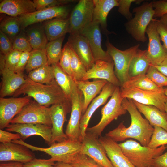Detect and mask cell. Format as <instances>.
Here are the masks:
<instances>
[{
  "label": "cell",
  "mask_w": 167,
  "mask_h": 167,
  "mask_svg": "<svg viewBox=\"0 0 167 167\" xmlns=\"http://www.w3.org/2000/svg\"><path fill=\"white\" fill-rule=\"evenodd\" d=\"M48 41H51L63 36L69 32V18H56L43 24Z\"/></svg>",
  "instance_id": "cell-29"
},
{
  "label": "cell",
  "mask_w": 167,
  "mask_h": 167,
  "mask_svg": "<svg viewBox=\"0 0 167 167\" xmlns=\"http://www.w3.org/2000/svg\"><path fill=\"white\" fill-rule=\"evenodd\" d=\"M35 158L31 150L22 144L12 142L0 144V161H16L25 163Z\"/></svg>",
  "instance_id": "cell-18"
},
{
  "label": "cell",
  "mask_w": 167,
  "mask_h": 167,
  "mask_svg": "<svg viewBox=\"0 0 167 167\" xmlns=\"http://www.w3.org/2000/svg\"><path fill=\"white\" fill-rule=\"evenodd\" d=\"M98 139L113 167H136L124 155L117 142L106 135Z\"/></svg>",
  "instance_id": "cell-24"
},
{
  "label": "cell",
  "mask_w": 167,
  "mask_h": 167,
  "mask_svg": "<svg viewBox=\"0 0 167 167\" xmlns=\"http://www.w3.org/2000/svg\"><path fill=\"white\" fill-rule=\"evenodd\" d=\"M30 101L28 96L18 98H0V128H6L13 118Z\"/></svg>",
  "instance_id": "cell-14"
},
{
  "label": "cell",
  "mask_w": 167,
  "mask_h": 167,
  "mask_svg": "<svg viewBox=\"0 0 167 167\" xmlns=\"http://www.w3.org/2000/svg\"><path fill=\"white\" fill-rule=\"evenodd\" d=\"M156 19L151 22L146 31L149 41L147 49L148 55L151 65L154 66L159 65L167 57V52L161 43L156 29Z\"/></svg>",
  "instance_id": "cell-15"
},
{
  "label": "cell",
  "mask_w": 167,
  "mask_h": 167,
  "mask_svg": "<svg viewBox=\"0 0 167 167\" xmlns=\"http://www.w3.org/2000/svg\"><path fill=\"white\" fill-rule=\"evenodd\" d=\"M118 11L125 17L128 21L132 18V14L130 11V7L132 2L139 3L141 0H118Z\"/></svg>",
  "instance_id": "cell-46"
},
{
  "label": "cell",
  "mask_w": 167,
  "mask_h": 167,
  "mask_svg": "<svg viewBox=\"0 0 167 167\" xmlns=\"http://www.w3.org/2000/svg\"><path fill=\"white\" fill-rule=\"evenodd\" d=\"M55 161L48 159L34 158L31 161L24 163V167H54Z\"/></svg>",
  "instance_id": "cell-48"
},
{
  "label": "cell",
  "mask_w": 167,
  "mask_h": 167,
  "mask_svg": "<svg viewBox=\"0 0 167 167\" xmlns=\"http://www.w3.org/2000/svg\"><path fill=\"white\" fill-rule=\"evenodd\" d=\"M120 87L121 95L123 98L130 99L144 105H153L161 111L165 112L167 97L163 92L144 90L133 87Z\"/></svg>",
  "instance_id": "cell-9"
},
{
  "label": "cell",
  "mask_w": 167,
  "mask_h": 167,
  "mask_svg": "<svg viewBox=\"0 0 167 167\" xmlns=\"http://www.w3.org/2000/svg\"><path fill=\"white\" fill-rule=\"evenodd\" d=\"M0 72L2 80L0 97L14 95L25 82L23 73L17 72L5 67L0 68Z\"/></svg>",
  "instance_id": "cell-23"
},
{
  "label": "cell",
  "mask_w": 167,
  "mask_h": 167,
  "mask_svg": "<svg viewBox=\"0 0 167 167\" xmlns=\"http://www.w3.org/2000/svg\"><path fill=\"white\" fill-rule=\"evenodd\" d=\"M153 127L154 131L148 147L155 148L167 144V131L159 126Z\"/></svg>",
  "instance_id": "cell-39"
},
{
  "label": "cell",
  "mask_w": 167,
  "mask_h": 167,
  "mask_svg": "<svg viewBox=\"0 0 167 167\" xmlns=\"http://www.w3.org/2000/svg\"><path fill=\"white\" fill-rule=\"evenodd\" d=\"M165 112L167 113V102H166L165 105Z\"/></svg>",
  "instance_id": "cell-59"
},
{
  "label": "cell",
  "mask_w": 167,
  "mask_h": 167,
  "mask_svg": "<svg viewBox=\"0 0 167 167\" xmlns=\"http://www.w3.org/2000/svg\"><path fill=\"white\" fill-rule=\"evenodd\" d=\"M12 142L22 144L32 151L44 152L51 156V160L68 163L73 156L80 152L81 142L68 139L64 141L55 142L48 148H41L32 145L24 141L22 139L13 141Z\"/></svg>",
  "instance_id": "cell-5"
},
{
  "label": "cell",
  "mask_w": 167,
  "mask_h": 167,
  "mask_svg": "<svg viewBox=\"0 0 167 167\" xmlns=\"http://www.w3.org/2000/svg\"><path fill=\"white\" fill-rule=\"evenodd\" d=\"M121 86L133 87L143 90L157 92H163V88L158 87L146 74L130 78L127 81Z\"/></svg>",
  "instance_id": "cell-32"
},
{
  "label": "cell",
  "mask_w": 167,
  "mask_h": 167,
  "mask_svg": "<svg viewBox=\"0 0 167 167\" xmlns=\"http://www.w3.org/2000/svg\"><path fill=\"white\" fill-rule=\"evenodd\" d=\"M71 49L66 42L64 45L62 50L59 65L62 69L72 79L71 68Z\"/></svg>",
  "instance_id": "cell-43"
},
{
  "label": "cell",
  "mask_w": 167,
  "mask_h": 167,
  "mask_svg": "<svg viewBox=\"0 0 167 167\" xmlns=\"http://www.w3.org/2000/svg\"><path fill=\"white\" fill-rule=\"evenodd\" d=\"M65 37L63 36L48 43L45 50L49 65L59 63L62 54V46Z\"/></svg>",
  "instance_id": "cell-35"
},
{
  "label": "cell",
  "mask_w": 167,
  "mask_h": 167,
  "mask_svg": "<svg viewBox=\"0 0 167 167\" xmlns=\"http://www.w3.org/2000/svg\"><path fill=\"white\" fill-rule=\"evenodd\" d=\"M69 9L64 6H57L36 11L18 16L24 29L31 25L56 18H67Z\"/></svg>",
  "instance_id": "cell-12"
},
{
  "label": "cell",
  "mask_w": 167,
  "mask_h": 167,
  "mask_svg": "<svg viewBox=\"0 0 167 167\" xmlns=\"http://www.w3.org/2000/svg\"><path fill=\"white\" fill-rule=\"evenodd\" d=\"M135 16L125 24L126 29L132 37L138 41L144 42L147 40L145 36L147 28L154 19V11L152 1L144 2L141 6L133 9Z\"/></svg>",
  "instance_id": "cell-4"
},
{
  "label": "cell",
  "mask_w": 167,
  "mask_h": 167,
  "mask_svg": "<svg viewBox=\"0 0 167 167\" xmlns=\"http://www.w3.org/2000/svg\"><path fill=\"white\" fill-rule=\"evenodd\" d=\"M67 43L85 67L87 71L91 68L95 61L89 42L79 33L70 34Z\"/></svg>",
  "instance_id": "cell-21"
},
{
  "label": "cell",
  "mask_w": 167,
  "mask_h": 167,
  "mask_svg": "<svg viewBox=\"0 0 167 167\" xmlns=\"http://www.w3.org/2000/svg\"><path fill=\"white\" fill-rule=\"evenodd\" d=\"M116 86L108 82L103 88L99 94L91 101L85 112L82 116L80 122L82 141L84 137L89 122L92 116L100 106L104 104L113 94Z\"/></svg>",
  "instance_id": "cell-22"
},
{
  "label": "cell",
  "mask_w": 167,
  "mask_h": 167,
  "mask_svg": "<svg viewBox=\"0 0 167 167\" xmlns=\"http://www.w3.org/2000/svg\"><path fill=\"white\" fill-rule=\"evenodd\" d=\"M71 104L70 118L65 133L68 139L82 142L80 122L82 114L84 96L74 81L72 83L70 96Z\"/></svg>",
  "instance_id": "cell-8"
},
{
  "label": "cell",
  "mask_w": 167,
  "mask_h": 167,
  "mask_svg": "<svg viewBox=\"0 0 167 167\" xmlns=\"http://www.w3.org/2000/svg\"><path fill=\"white\" fill-rule=\"evenodd\" d=\"M160 20L167 27V14L161 16Z\"/></svg>",
  "instance_id": "cell-57"
},
{
  "label": "cell",
  "mask_w": 167,
  "mask_h": 167,
  "mask_svg": "<svg viewBox=\"0 0 167 167\" xmlns=\"http://www.w3.org/2000/svg\"><path fill=\"white\" fill-rule=\"evenodd\" d=\"M154 66L159 71L167 77V57L159 65Z\"/></svg>",
  "instance_id": "cell-54"
},
{
  "label": "cell",
  "mask_w": 167,
  "mask_h": 167,
  "mask_svg": "<svg viewBox=\"0 0 167 167\" xmlns=\"http://www.w3.org/2000/svg\"><path fill=\"white\" fill-rule=\"evenodd\" d=\"M49 65L45 49H33L25 69L27 72Z\"/></svg>",
  "instance_id": "cell-36"
},
{
  "label": "cell",
  "mask_w": 167,
  "mask_h": 167,
  "mask_svg": "<svg viewBox=\"0 0 167 167\" xmlns=\"http://www.w3.org/2000/svg\"><path fill=\"white\" fill-rule=\"evenodd\" d=\"M30 54V52H22L19 62L16 65L15 71L16 72L23 73L28 63Z\"/></svg>",
  "instance_id": "cell-52"
},
{
  "label": "cell",
  "mask_w": 167,
  "mask_h": 167,
  "mask_svg": "<svg viewBox=\"0 0 167 167\" xmlns=\"http://www.w3.org/2000/svg\"><path fill=\"white\" fill-rule=\"evenodd\" d=\"M0 31L5 34L12 42L24 29L18 17H7L2 20Z\"/></svg>",
  "instance_id": "cell-34"
},
{
  "label": "cell",
  "mask_w": 167,
  "mask_h": 167,
  "mask_svg": "<svg viewBox=\"0 0 167 167\" xmlns=\"http://www.w3.org/2000/svg\"><path fill=\"white\" fill-rule=\"evenodd\" d=\"M94 7L92 22L99 23L104 33L106 36L113 33L107 29V18L110 11L118 6V0H93Z\"/></svg>",
  "instance_id": "cell-25"
},
{
  "label": "cell",
  "mask_w": 167,
  "mask_h": 167,
  "mask_svg": "<svg viewBox=\"0 0 167 167\" xmlns=\"http://www.w3.org/2000/svg\"><path fill=\"white\" fill-rule=\"evenodd\" d=\"M79 33L84 36L88 40L95 62L98 60L107 62L113 61L107 52L102 49L101 35L99 23L92 22Z\"/></svg>",
  "instance_id": "cell-17"
},
{
  "label": "cell",
  "mask_w": 167,
  "mask_h": 167,
  "mask_svg": "<svg viewBox=\"0 0 167 167\" xmlns=\"http://www.w3.org/2000/svg\"><path fill=\"white\" fill-rule=\"evenodd\" d=\"M24 163L16 161L1 163L0 167H24Z\"/></svg>",
  "instance_id": "cell-55"
},
{
  "label": "cell",
  "mask_w": 167,
  "mask_h": 167,
  "mask_svg": "<svg viewBox=\"0 0 167 167\" xmlns=\"http://www.w3.org/2000/svg\"><path fill=\"white\" fill-rule=\"evenodd\" d=\"M154 11V18L161 17L167 14V0H159L152 1Z\"/></svg>",
  "instance_id": "cell-49"
},
{
  "label": "cell",
  "mask_w": 167,
  "mask_h": 167,
  "mask_svg": "<svg viewBox=\"0 0 167 167\" xmlns=\"http://www.w3.org/2000/svg\"><path fill=\"white\" fill-rule=\"evenodd\" d=\"M93 0H80L73 9L70 17V34L79 33L92 22Z\"/></svg>",
  "instance_id": "cell-11"
},
{
  "label": "cell",
  "mask_w": 167,
  "mask_h": 167,
  "mask_svg": "<svg viewBox=\"0 0 167 167\" xmlns=\"http://www.w3.org/2000/svg\"><path fill=\"white\" fill-rule=\"evenodd\" d=\"M39 23L24 28L33 49H45L48 42L43 25Z\"/></svg>",
  "instance_id": "cell-30"
},
{
  "label": "cell",
  "mask_w": 167,
  "mask_h": 167,
  "mask_svg": "<svg viewBox=\"0 0 167 167\" xmlns=\"http://www.w3.org/2000/svg\"><path fill=\"white\" fill-rule=\"evenodd\" d=\"M71 68L72 79L74 81L82 80L85 76L87 70L75 52L71 48Z\"/></svg>",
  "instance_id": "cell-38"
},
{
  "label": "cell",
  "mask_w": 167,
  "mask_h": 167,
  "mask_svg": "<svg viewBox=\"0 0 167 167\" xmlns=\"http://www.w3.org/2000/svg\"><path fill=\"white\" fill-rule=\"evenodd\" d=\"M105 45L106 51L114 63L115 75L122 85L130 78L129 74L130 64L139 49L140 45L138 44L125 50H122L115 47L107 38Z\"/></svg>",
  "instance_id": "cell-7"
},
{
  "label": "cell",
  "mask_w": 167,
  "mask_h": 167,
  "mask_svg": "<svg viewBox=\"0 0 167 167\" xmlns=\"http://www.w3.org/2000/svg\"><path fill=\"white\" fill-rule=\"evenodd\" d=\"M22 52L13 50L6 55L0 54V68L5 67L15 71Z\"/></svg>",
  "instance_id": "cell-41"
},
{
  "label": "cell",
  "mask_w": 167,
  "mask_h": 167,
  "mask_svg": "<svg viewBox=\"0 0 167 167\" xmlns=\"http://www.w3.org/2000/svg\"><path fill=\"white\" fill-rule=\"evenodd\" d=\"M6 131L19 134L23 140L33 135L41 137L49 146L52 144V126L38 123H10Z\"/></svg>",
  "instance_id": "cell-16"
},
{
  "label": "cell",
  "mask_w": 167,
  "mask_h": 167,
  "mask_svg": "<svg viewBox=\"0 0 167 167\" xmlns=\"http://www.w3.org/2000/svg\"><path fill=\"white\" fill-rule=\"evenodd\" d=\"M1 54L6 55L13 50L12 42L5 34L0 31Z\"/></svg>",
  "instance_id": "cell-47"
},
{
  "label": "cell",
  "mask_w": 167,
  "mask_h": 167,
  "mask_svg": "<svg viewBox=\"0 0 167 167\" xmlns=\"http://www.w3.org/2000/svg\"><path fill=\"white\" fill-rule=\"evenodd\" d=\"M78 88L82 92L84 96L82 114L85 112L88 106L96 96L100 93L104 86L108 82L101 79L74 81Z\"/></svg>",
  "instance_id": "cell-26"
},
{
  "label": "cell",
  "mask_w": 167,
  "mask_h": 167,
  "mask_svg": "<svg viewBox=\"0 0 167 167\" xmlns=\"http://www.w3.org/2000/svg\"><path fill=\"white\" fill-rule=\"evenodd\" d=\"M90 79L105 80L116 87H120L121 85L115 73L113 61H96L91 68L87 71L82 80H88Z\"/></svg>",
  "instance_id": "cell-20"
},
{
  "label": "cell",
  "mask_w": 167,
  "mask_h": 167,
  "mask_svg": "<svg viewBox=\"0 0 167 167\" xmlns=\"http://www.w3.org/2000/svg\"><path fill=\"white\" fill-rule=\"evenodd\" d=\"M12 45L13 50L21 52H31L33 50L24 29L13 41Z\"/></svg>",
  "instance_id": "cell-42"
},
{
  "label": "cell",
  "mask_w": 167,
  "mask_h": 167,
  "mask_svg": "<svg viewBox=\"0 0 167 167\" xmlns=\"http://www.w3.org/2000/svg\"><path fill=\"white\" fill-rule=\"evenodd\" d=\"M98 139L86 132L81 142L80 153L87 155L103 167H113Z\"/></svg>",
  "instance_id": "cell-13"
},
{
  "label": "cell",
  "mask_w": 167,
  "mask_h": 167,
  "mask_svg": "<svg viewBox=\"0 0 167 167\" xmlns=\"http://www.w3.org/2000/svg\"><path fill=\"white\" fill-rule=\"evenodd\" d=\"M10 123H38L52 126L49 108L30 101Z\"/></svg>",
  "instance_id": "cell-10"
},
{
  "label": "cell",
  "mask_w": 167,
  "mask_h": 167,
  "mask_svg": "<svg viewBox=\"0 0 167 167\" xmlns=\"http://www.w3.org/2000/svg\"><path fill=\"white\" fill-rule=\"evenodd\" d=\"M33 1L30 0H4L0 3V12L10 16L20 15L36 11Z\"/></svg>",
  "instance_id": "cell-27"
},
{
  "label": "cell",
  "mask_w": 167,
  "mask_h": 167,
  "mask_svg": "<svg viewBox=\"0 0 167 167\" xmlns=\"http://www.w3.org/2000/svg\"><path fill=\"white\" fill-rule=\"evenodd\" d=\"M163 92L167 97V86L164 87L163 88Z\"/></svg>",
  "instance_id": "cell-58"
},
{
  "label": "cell",
  "mask_w": 167,
  "mask_h": 167,
  "mask_svg": "<svg viewBox=\"0 0 167 167\" xmlns=\"http://www.w3.org/2000/svg\"><path fill=\"white\" fill-rule=\"evenodd\" d=\"M28 78L33 81L43 84H50L55 79L53 66L46 65L32 70Z\"/></svg>",
  "instance_id": "cell-33"
},
{
  "label": "cell",
  "mask_w": 167,
  "mask_h": 167,
  "mask_svg": "<svg viewBox=\"0 0 167 167\" xmlns=\"http://www.w3.org/2000/svg\"><path fill=\"white\" fill-rule=\"evenodd\" d=\"M155 24L161 40L167 52V27L160 20L156 19Z\"/></svg>",
  "instance_id": "cell-50"
},
{
  "label": "cell",
  "mask_w": 167,
  "mask_h": 167,
  "mask_svg": "<svg viewBox=\"0 0 167 167\" xmlns=\"http://www.w3.org/2000/svg\"><path fill=\"white\" fill-rule=\"evenodd\" d=\"M133 102L138 110L145 116L153 127L159 126L167 131V113L161 111L156 106Z\"/></svg>",
  "instance_id": "cell-28"
},
{
  "label": "cell",
  "mask_w": 167,
  "mask_h": 167,
  "mask_svg": "<svg viewBox=\"0 0 167 167\" xmlns=\"http://www.w3.org/2000/svg\"><path fill=\"white\" fill-rule=\"evenodd\" d=\"M26 94L38 104L48 107L57 104L71 106V100L58 85L55 80L50 84H43L26 78L25 83L15 92L14 97Z\"/></svg>",
  "instance_id": "cell-2"
},
{
  "label": "cell",
  "mask_w": 167,
  "mask_h": 167,
  "mask_svg": "<svg viewBox=\"0 0 167 167\" xmlns=\"http://www.w3.org/2000/svg\"><path fill=\"white\" fill-rule=\"evenodd\" d=\"M52 66L56 82L70 99L73 79L62 69L59 63Z\"/></svg>",
  "instance_id": "cell-37"
},
{
  "label": "cell",
  "mask_w": 167,
  "mask_h": 167,
  "mask_svg": "<svg viewBox=\"0 0 167 167\" xmlns=\"http://www.w3.org/2000/svg\"><path fill=\"white\" fill-rule=\"evenodd\" d=\"M118 145L124 155L136 167H152L154 159L162 155L167 148L164 145L152 148L131 139Z\"/></svg>",
  "instance_id": "cell-3"
},
{
  "label": "cell",
  "mask_w": 167,
  "mask_h": 167,
  "mask_svg": "<svg viewBox=\"0 0 167 167\" xmlns=\"http://www.w3.org/2000/svg\"><path fill=\"white\" fill-rule=\"evenodd\" d=\"M146 75L159 87L162 88L167 86V77L154 66L151 65Z\"/></svg>",
  "instance_id": "cell-44"
},
{
  "label": "cell",
  "mask_w": 167,
  "mask_h": 167,
  "mask_svg": "<svg viewBox=\"0 0 167 167\" xmlns=\"http://www.w3.org/2000/svg\"><path fill=\"white\" fill-rule=\"evenodd\" d=\"M54 167H74L71 165L62 161H57Z\"/></svg>",
  "instance_id": "cell-56"
},
{
  "label": "cell",
  "mask_w": 167,
  "mask_h": 167,
  "mask_svg": "<svg viewBox=\"0 0 167 167\" xmlns=\"http://www.w3.org/2000/svg\"><path fill=\"white\" fill-rule=\"evenodd\" d=\"M152 167H167V152L154 159Z\"/></svg>",
  "instance_id": "cell-53"
},
{
  "label": "cell",
  "mask_w": 167,
  "mask_h": 167,
  "mask_svg": "<svg viewBox=\"0 0 167 167\" xmlns=\"http://www.w3.org/2000/svg\"><path fill=\"white\" fill-rule=\"evenodd\" d=\"M71 106L62 104L53 105L49 107L52 122V144L68 139L63 131L66 115L71 110Z\"/></svg>",
  "instance_id": "cell-19"
},
{
  "label": "cell",
  "mask_w": 167,
  "mask_h": 167,
  "mask_svg": "<svg viewBox=\"0 0 167 167\" xmlns=\"http://www.w3.org/2000/svg\"><path fill=\"white\" fill-rule=\"evenodd\" d=\"M122 104L130 115L131 121L130 126L126 127L123 122H121L105 135L117 142L133 139L142 146L147 147L154 131L153 127L142 117L133 100L123 98Z\"/></svg>",
  "instance_id": "cell-1"
},
{
  "label": "cell",
  "mask_w": 167,
  "mask_h": 167,
  "mask_svg": "<svg viewBox=\"0 0 167 167\" xmlns=\"http://www.w3.org/2000/svg\"><path fill=\"white\" fill-rule=\"evenodd\" d=\"M72 0H34L33 1L36 11L66 4L74 2Z\"/></svg>",
  "instance_id": "cell-45"
},
{
  "label": "cell",
  "mask_w": 167,
  "mask_h": 167,
  "mask_svg": "<svg viewBox=\"0 0 167 167\" xmlns=\"http://www.w3.org/2000/svg\"><path fill=\"white\" fill-rule=\"evenodd\" d=\"M123 98L121 95L120 87H116L110 99L101 109L100 121L95 126L88 127L86 132L99 138L108 125L119 116L126 114L127 111L122 104Z\"/></svg>",
  "instance_id": "cell-6"
},
{
  "label": "cell",
  "mask_w": 167,
  "mask_h": 167,
  "mask_svg": "<svg viewBox=\"0 0 167 167\" xmlns=\"http://www.w3.org/2000/svg\"><path fill=\"white\" fill-rule=\"evenodd\" d=\"M68 163L74 167H103L91 157L80 152L72 156Z\"/></svg>",
  "instance_id": "cell-40"
},
{
  "label": "cell",
  "mask_w": 167,
  "mask_h": 167,
  "mask_svg": "<svg viewBox=\"0 0 167 167\" xmlns=\"http://www.w3.org/2000/svg\"><path fill=\"white\" fill-rule=\"evenodd\" d=\"M20 139H21V136L19 133H12L0 129V142L1 143H8Z\"/></svg>",
  "instance_id": "cell-51"
},
{
  "label": "cell",
  "mask_w": 167,
  "mask_h": 167,
  "mask_svg": "<svg viewBox=\"0 0 167 167\" xmlns=\"http://www.w3.org/2000/svg\"><path fill=\"white\" fill-rule=\"evenodd\" d=\"M151 65L147 49H139L130 64L129 69L130 78L146 74Z\"/></svg>",
  "instance_id": "cell-31"
}]
</instances>
